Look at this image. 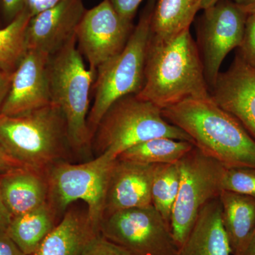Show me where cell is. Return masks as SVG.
I'll return each instance as SVG.
<instances>
[{"mask_svg": "<svg viewBox=\"0 0 255 255\" xmlns=\"http://www.w3.org/2000/svg\"><path fill=\"white\" fill-rule=\"evenodd\" d=\"M26 1L27 0H1L5 18L11 22L26 8Z\"/></svg>", "mask_w": 255, "mask_h": 255, "instance_id": "obj_29", "label": "cell"}, {"mask_svg": "<svg viewBox=\"0 0 255 255\" xmlns=\"http://www.w3.org/2000/svg\"><path fill=\"white\" fill-rule=\"evenodd\" d=\"M31 16L24 10L5 27L0 28V68L9 73L27 52L26 33Z\"/></svg>", "mask_w": 255, "mask_h": 255, "instance_id": "obj_24", "label": "cell"}, {"mask_svg": "<svg viewBox=\"0 0 255 255\" xmlns=\"http://www.w3.org/2000/svg\"><path fill=\"white\" fill-rule=\"evenodd\" d=\"M157 166L117 158L107 186L104 219L123 210L152 205L151 190Z\"/></svg>", "mask_w": 255, "mask_h": 255, "instance_id": "obj_15", "label": "cell"}, {"mask_svg": "<svg viewBox=\"0 0 255 255\" xmlns=\"http://www.w3.org/2000/svg\"><path fill=\"white\" fill-rule=\"evenodd\" d=\"M238 54L252 68L255 69V16L248 15L247 17L244 36Z\"/></svg>", "mask_w": 255, "mask_h": 255, "instance_id": "obj_26", "label": "cell"}, {"mask_svg": "<svg viewBox=\"0 0 255 255\" xmlns=\"http://www.w3.org/2000/svg\"><path fill=\"white\" fill-rule=\"evenodd\" d=\"M117 159L102 154L81 164L59 161L47 169L48 203L58 219H61L71 204L82 201L87 205L92 224L100 232L107 186Z\"/></svg>", "mask_w": 255, "mask_h": 255, "instance_id": "obj_7", "label": "cell"}, {"mask_svg": "<svg viewBox=\"0 0 255 255\" xmlns=\"http://www.w3.org/2000/svg\"><path fill=\"white\" fill-rule=\"evenodd\" d=\"M62 0H27L26 9L29 12L31 17L53 7L60 3Z\"/></svg>", "mask_w": 255, "mask_h": 255, "instance_id": "obj_31", "label": "cell"}, {"mask_svg": "<svg viewBox=\"0 0 255 255\" xmlns=\"http://www.w3.org/2000/svg\"><path fill=\"white\" fill-rule=\"evenodd\" d=\"M82 255H132L122 247L99 234L85 248Z\"/></svg>", "mask_w": 255, "mask_h": 255, "instance_id": "obj_27", "label": "cell"}, {"mask_svg": "<svg viewBox=\"0 0 255 255\" xmlns=\"http://www.w3.org/2000/svg\"><path fill=\"white\" fill-rule=\"evenodd\" d=\"M3 200L12 217L38 209L48 202L46 171L21 167L0 174Z\"/></svg>", "mask_w": 255, "mask_h": 255, "instance_id": "obj_16", "label": "cell"}, {"mask_svg": "<svg viewBox=\"0 0 255 255\" xmlns=\"http://www.w3.org/2000/svg\"><path fill=\"white\" fill-rule=\"evenodd\" d=\"M48 75L51 103L63 114L70 150L78 155H86L92 149L87 118L96 73L84 63L76 33L50 55Z\"/></svg>", "mask_w": 255, "mask_h": 255, "instance_id": "obj_4", "label": "cell"}, {"mask_svg": "<svg viewBox=\"0 0 255 255\" xmlns=\"http://www.w3.org/2000/svg\"><path fill=\"white\" fill-rule=\"evenodd\" d=\"M128 21L116 11L109 0H103L87 9L76 29L78 49L92 71L120 53L127 45L132 30Z\"/></svg>", "mask_w": 255, "mask_h": 255, "instance_id": "obj_11", "label": "cell"}, {"mask_svg": "<svg viewBox=\"0 0 255 255\" xmlns=\"http://www.w3.org/2000/svg\"><path fill=\"white\" fill-rule=\"evenodd\" d=\"M241 255H255V230Z\"/></svg>", "mask_w": 255, "mask_h": 255, "instance_id": "obj_36", "label": "cell"}, {"mask_svg": "<svg viewBox=\"0 0 255 255\" xmlns=\"http://www.w3.org/2000/svg\"><path fill=\"white\" fill-rule=\"evenodd\" d=\"M248 15L231 0H221L204 9L197 25L196 43L210 92L216 85L223 60L241 46Z\"/></svg>", "mask_w": 255, "mask_h": 255, "instance_id": "obj_10", "label": "cell"}, {"mask_svg": "<svg viewBox=\"0 0 255 255\" xmlns=\"http://www.w3.org/2000/svg\"><path fill=\"white\" fill-rule=\"evenodd\" d=\"M219 200L232 255H241L255 230V198L223 190Z\"/></svg>", "mask_w": 255, "mask_h": 255, "instance_id": "obj_19", "label": "cell"}, {"mask_svg": "<svg viewBox=\"0 0 255 255\" xmlns=\"http://www.w3.org/2000/svg\"><path fill=\"white\" fill-rule=\"evenodd\" d=\"M176 255H232L223 227L219 198L201 209L187 239Z\"/></svg>", "mask_w": 255, "mask_h": 255, "instance_id": "obj_18", "label": "cell"}, {"mask_svg": "<svg viewBox=\"0 0 255 255\" xmlns=\"http://www.w3.org/2000/svg\"><path fill=\"white\" fill-rule=\"evenodd\" d=\"M0 255H26L4 230H0Z\"/></svg>", "mask_w": 255, "mask_h": 255, "instance_id": "obj_30", "label": "cell"}, {"mask_svg": "<svg viewBox=\"0 0 255 255\" xmlns=\"http://www.w3.org/2000/svg\"><path fill=\"white\" fill-rule=\"evenodd\" d=\"M178 164L180 184L171 218V229L179 249L187 239L201 209L219 198L226 167L195 147Z\"/></svg>", "mask_w": 255, "mask_h": 255, "instance_id": "obj_8", "label": "cell"}, {"mask_svg": "<svg viewBox=\"0 0 255 255\" xmlns=\"http://www.w3.org/2000/svg\"><path fill=\"white\" fill-rule=\"evenodd\" d=\"M221 0H203L202 4H201V9H205L210 6H213Z\"/></svg>", "mask_w": 255, "mask_h": 255, "instance_id": "obj_37", "label": "cell"}, {"mask_svg": "<svg viewBox=\"0 0 255 255\" xmlns=\"http://www.w3.org/2000/svg\"><path fill=\"white\" fill-rule=\"evenodd\" d=\"M159 137L193 143L184 130L164 119L158 107L136 95H128L114 102L102 117L92 149L97 156L107 154L117 158L132 146Z\"/></svg>", "mask_w": 255, "mask_h": 255, "instance_id": "obj_6", "label": "cell"}, {"mask_svg": "<svg viewBox=\"0 0 255 255\" xmlns=\"http://www.w3.org/2000/svg\"><path fill=\"white\" fill-rule=\"evenodd\" d=\"M122 17L132 21L143 0H109Z\"/></svg>", "mask_w": 255, "mask_h": 255, "instance_id": "obj_28", "label": "cell"}, {"mask_svg": "<svg viewBox=\"0 0 255 255\" xmlns=\"http://www.w3.org/2000/svg\"><path fill=\"white\" fill-rule=\"evenodd\" d=\"M100 234L132 255H176L178 251L170 226L152 205L107 216Z\"/></svg>", "mask_w": 255, "mask_h": 255, "instance_id": "obj_9", "label": "cell"}, {"mask_svg": "<svg viewBox=\"0 0 255 255\" xmlns=\"http://www.w3.org/2000/svg\"><path fill=\"white\" fill-rule=\"evenodd\" d=\"M0 145L23 167L46 171L70 150L63 114L53 103L16 117L1 114Z\"/></svg>", "mask_w": 255, "mask_h": 255, "instance_id": "obj_3", "label": "cell"}, {"mask_svg": "<svg viewBox=\"0 0 255 255\" xmlns=\"http://www.w3.org/2000/svg\"><path fill=\"white\" fill-rule=\"evenodd\" d=\"M100 231L92 224L87 208L69 207L54 229L33 255H82Z\"/></svg>", "mask_w": 255, "mask_h": 255, "instance_id": "obj_17", "label": "cell"}, {"mask_svg": "<svg viewBox=\"0 0 255 255\" xmlns=\"http://www.w3.org/2000/svg\"><path fill=\"white\" fill-rule=\"evenodd\" d=\"M164 119L191 137L194 147L226 168H255V140L211 97L189 99L162 110Z\"/></svg>", "mask_w": 255, "mask_h": 255, "instance_id": "obj_2", "label": "cell"}, {"mask_svg": "<svg viewBox=\"0 0 255 255\" xmlns=\"http://www.w3.org/2000/svg\"><path fill=\"white\" fill-rule=\"evenodd\" d=\"M136 96L161 110L189 99L211 97L199 48L190 29L169 39L150 35L145 81Z\"/></svg>", "mask_w": 255, "mask_h": 255, "instance_id": "obj_1", "label": "cell"}, {"mask_svg": "<svg viewBox=\"0 0 255 255\" xmlns=\"http://www.w3.org/2000/svg\"><path fill=\"white\" fill-rule=\"evenodd\" d=\"M194 147V144L185 140L155 137L132 146L117 158L144 164H173L179 162Z\"/></svg>", "mask_w": 255, "mask_h": 255, "instance_id": "obj_22", "label": "cell"}, {"mask_svg": "<svg viewBox=\"0 0 255 255\" xmlns=\"http://www.w3.org/2000/svg\"><path fill=\"white\" fill-rule=\"evenodd\" d=\"M235 2L248 16H255V0H235Z\"/></svg>", "mask_w": 255, "mask_h": 255, "instance_id": "obj_35", "label": "cell"}, {"mask_svg": "<svg viewBox=\"0 0 255 255\" xmlns=\"http://www.w3.org/2000/svg\"><path fill=\"white\" fill-rule=\"evenodd\" d=\"M203 0H156L150 35L158 39H169L190 29Z\"/></svg>", "mask_w": 255, "mask_h": 255, "instance_id": "obj_21", "label": "cell"}, {"mask_svg": "<svg viewBox=\"0 0 255 255\" xmlns=\"http://www.w3.org/2000/svg\"><path fill=\"white\" fill-rule=\"evenodd\" d=\"M50 55L31 49L23 55L15 69L1 114L23 115L51 104L48 63Z\"/></svg>", "mask_w": 255, "mask_h": 255, "instance_id": "obj_12", "label": "cell"}, {"mask_svg": "<svg viewBox=\"0 0 255 255\" xmlns=\"http://www.w3.org/2000/svg\"><path fill=\"white\" fill-rule=\"evenodd\" d=\"M86 10L83 0H62L31 17L26 33L27 50L53 55L75 36Z\"/></svg>", "mask_w": 255, "mask_h": 255, "instance_id": "obj_14", "label": "cell"}, {"mask_svg": "<svg viewBox=\"0 0 255 255\" xmlns=\"http://www.w3.org/2000/svg\"><path fill=\"white\" fill-rule=\"evenodd\" d=\"M12 74L0 68V116L5 99L9 92Z\"/></svg>", "mask_w": 255, "mask_h": 255, "instance_id": "obj_32", "label": "cell"}, {"mask_svg": "<svg viewBox=\"0 0 255 255\" xmlns=\"http://www.w3.org/2000/svg\"><path fill=\"white\" fill-rule=\"evenodd\" d=\"M21 167L23 166L10 157L0 145V174Z\"/></svg>", "mask_w": 255, "mask_h": 255, "instance_id": "obj_33", "label": "cell"}, {"mask_svg": "<svg viewBox=\"0 0 255 255\" xmlns=\"http://www.w3.org/2000/svg\"><path fill=\"white\" fill-rule=\"evenodd\" d=\"M60 220L48 202L11 219L6 232L26 255L36 253Z\"/></svg>", "mask_w": 255, "mask_h": 255, "instance_id": "obj_20", "label": "cell"}, {"mask_svg": "<svg viewBox=\"0 0 255 255\" xmlns=\"http://www.w3.org/2000/svg\"><path fill=\"white\" fill-rule=\"evenodd\" d=\"M11 219L12 216L5 205L0 187V230L6 231L11 222Z\"/></svg>", "mask_w": 255, "mask_h": 255, "instance_id": "obj_34", "label": "cell"}, {"mask_svg": "<svg viewBox=\"0 0 255 255\" xmlns=\"http://www.w3.org/2000/svg\"><path fill=\"white\" fill-rule=\"evenodd\" d=\"M156 0H148L123 50L102 64L96 71L94 102L87 125L92 139L111 106L128 95H137L145 81L147 45Z\"/></svg>", "mask_w": 255, "mask_h": 255, "instance_id": "obj_5", "label": "cell"}, {"mask_svg": "<svg viewBox=\"0 0 255 255\" xmlns=\"http://www.w3.org/2000/svg\"><path fill=\"white\" fill-rule=\"evenodd\" d=\"M223 191L255 198V168L248 167L226 168L222 182Z\"/></svg>", "mask_w": 255, "mask_h": 255, "instance_id": "obj_25", "label": "cell"}, {"mask_svg": "<svg viewBox=\"0 0 255 255\" xmlns=\"http://www.w3.org/2000/svg\"><path fill=\"white\" fill-rule=\"evenodd\" d=\"M210 92L215 103L237 119L255 140V69L236 53Z\"/></svg>", "mask_w": 255, "mask_h": 255, "instance_id": "obj_13", "label": "cell"}, {"mask_svg": "<svg viewBox=\"0 0 255 255\" xmlns=\"http://www.w3.org/2000/svg\"><path fill=\"white\" fill-rule=\"evenodd\" d=\"M180 184L179 164H157L152 182V205L170 226L172 211Z\"/></svg>", "mask_w": 255, "mask_h": 255, "instance_id": "obj_23", "label": "cell"}]
</instances>
